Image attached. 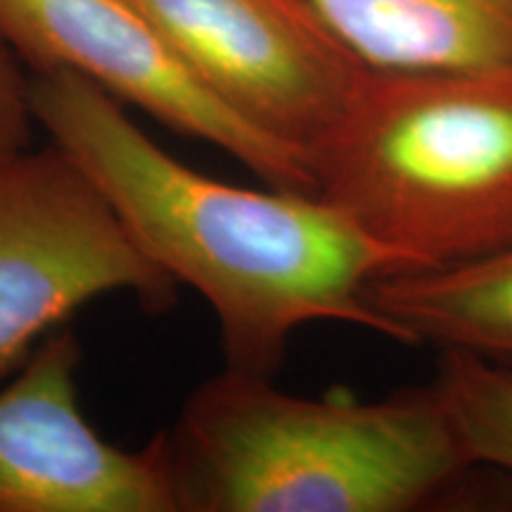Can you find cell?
Wrapping results in <instances>:
<instances>
[{
    "label": "cell",
    "mask_w": 512,
    "mask_h": 512,
    "mask_svg": "<svg viewBox=\"0 0 512 512\" xmlns=\"http://www.w3.org/2000/svg\"><path fill=\"white\" fill-rule=\"evenodd\" d=\"M29 95L36 124L95 178L140 249L214 311L223 368L275 377L290 337L311 323L399 342L366 292L408 264L325 197L204 176L72 72H31Z\"/></svg>",
    "instance_id": "cell-1"
},
{
    "label": "cell",
    "mask_w": 512,
    "mask_h": 512,
    "mask_svg": "<svg viewBox=\"0 0 512 512\" xmlns=\"http://www.w3.org/2000/svg\"><path fill=\"white\" fill-rule=\"evenodd\" d=\"M223 368L164 430L178 512H411L470 465L434 389L309 399Z\"/></svg>",
    "instance_id": "cell-2"
},
{
    "label": "cell",
    "mask_w": 512,
    "mask_h": 512,
    "mask_svg": "<svg viewBox=\"0 0 512 512\" xmlns=\"http://www.w3.org/2000/svg\"><path fill=\"white\" fill-rule=\"evenodd\" d=\"M313 174L408 271L512 245V72L370 69Z\"/></svg>",
    "instance_id": "cell-3"
},
{
    "label": "cell",
    "mask_w": 512,
    "mask_h": 512,
    "mask_svg": "<svg viewBox=\"0 0 512 512\" xmlns=\"http://www.w3.org/2000/svg\"><path fill=\"white\" fill-rule=\"evenodd\" d=\"M176 287L64 147L0 159V384L81 306L126 292L166 311Z\"/></svg>",
    "instance_id": "cell-4"
},
{
    "label": "cell",
    "mask_w": 512,
    "mask_h": 512,
    "mask_svg": "<svg viewBox=\"0 0 512 512\" xmlns=\"http://www.w3.org/2000/svg\"><path fill=\"white\" fill-rule=\"evenodd\" d=\"M128 3L223 105L311 166L370 72L309 0Z\"/></svg>",
    "instance_id": "cell-5"
},
{
    "label": "cell",
    "mask_w": 512,
    "mask_h": 512,
    "mask_svg": "<svg viewBox=\"0 0 512 512\" xmlns=\"http://www.w3.org/2000/svg\"><path fill=\"white\" fill-rule=\"evenodd\" d=\"M0 36L31 72H72L271 188L316 192L309 159L223 105L128 0H0Z\"/></svg>",
    "instance_id": "cell-6"
},
{
    "label": "cell",
    "mask_w": 512,
    "mask_h": 512,
    "mask_svg": "<svg viewBox=\"0 0 512 512\" xmlns=\"http://www.w3.org/2000/svg\"><path fill=\"white\" fill-rule=\"evenodd\" d=\"M83 349L50 332L0 387V512H178L164 430L112 444L79 403Z\"/></svg>",
    "instance_id": "cell-7"
},
{
    "label": "cell",
    "mask_w": 512,
    "mask_h": 512,
    "mask_svg": "<svg viewBox=\"0 0 512 512\" xmlns=\"http://www.w3.org/2000/svg\"><path fill=\"white\" fill-rule=\"evenodd\" d=\"M384 72H512V0H309Z\"/></svg>",
    "instance_id": "cell-8"
},
{
    "label": "cell",
    "mask_w": 512,
    "mask_h": 512,
    "mask_svg": "<svg viewBox=\"0 0 512 512\" xmlns=\"http://www.w3.org/2000/svg\"><path fill=\"white\" fill-rule=\"evenodd\" d=\"M366 299L401 344L512 356V245L460 264L382 275Z\"/></svg>",
    "instance_id": "cell-9"
},
{
    "label": "cell",
    "mask_w": 512,
    "mask_h": 512,
    "mask_svg": "<svg viewBox=\"0 0 512 512\" xmlns=\"http://www.w3.org/2000/svg\"><path fill=\"white\" fill-rule=\"evenodd\" d=\"M432 389L470 465L512 472V370L470 351L444 349Z\"/></svg>",
    "instance_id": "cell-10"
},
{
    "label": "cell",
    "mask_w": 512,
    "mask_h": 512,
    "mask_svg": "<svg viewBox=\"0 0 512 512\" xmlns=\"http://www.w3.org/2000/svg\"><path fill=\"white\" fill-rule=\"evenodd\" d=\"M22 60L0 36V159L31 147L36 117L31 110L29 76Z\"/></svg>",
    "instance_id": "cell-11"
}]
</instances>
